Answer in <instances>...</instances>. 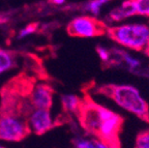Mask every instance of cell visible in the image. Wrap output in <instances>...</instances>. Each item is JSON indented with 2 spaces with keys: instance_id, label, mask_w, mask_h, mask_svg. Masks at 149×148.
I'll return each mask as SVG.
<instances>
[{
  "instance_id": "obj_1",
  "label": "cell",
  "mask_w": 149,
  "mask_h": 148,
  "mask_svg": "<svg viewBox=\"0 0 149 148\" xmlns=\"http://www.w3.org/2000/svg\"><path fill=\"white\" fill-rule=\"evenodd\" d=\"M77 116L88 135L110 148H121L120 133L124 124V118L121 115L86 95L83 97Z\"/></svg>"
},
{
  "instance_id": "obj_2",
  "label": "cell",
  "mask_w": 149,
  "mask_h": 148,
  "mask_svg": "<svg viewBox=\"0 0 149 148\" xmlns=\"http://www.w3.org/2000/svg\"><path fill=\"white\" fill-rule=\"evenodd\" d=\"M96 92L112 100L120 108L149 124V105L135 86L105 84L100 86Z\"/></svg>"
},
{
  "instance_id": "obj_3",
  "label": "cell",
  "mask_w": 149,
  "mask_h": 148,
  "mask_svg": "<svg viewBox=\"0 0 149 148\" xmlns=\"http://www.w3.org/2000/svg\"><path fill=\"white\" fill-rule=\"evenodd\" d=\"M107 34L124 48L144 51L149 42V26L142 23H130L108 27Z\"/></svg>"
},
{
  "instance_id": "obj_4",
  "label": "cell",
  "mask_w": 149,
  "mask_h": 148,
  "mask_svg": "<svg viewBox=\"0 0 149 148\" xmlns=\"http://www.w3.org/2000/svg\"><path fill=\"white\" fill-rule=\"evenodd\" d=\"M26 118L13 111L0 114V141L17 143L24 140L29 134Z\"/></svg>"
},
{
  "instance_id": "obj_5",
  "label": "cell",
  "mask_w": 149,
  "mask_h": 148,
  "mask_svg": "<svg viewBox=\"0 0 149 148\" xmlns=\"http://www.w3.org/2000/svg\"><path fill=\"white\" fill-rule=\"evenodd\" d=\"M109 26L93 16L76 17L68 23L66 31L74 37H97L107 34Z\"/></svg>"
},
{
  "instance_id": "obj_6",
  "label": "cell",
  "mask_w": 149,
  "mask_h": 148,
  "mask_svg": "<svg viewBox=\"0 0 149 148\" xmlns=\"http://www.w3.org/2000/svg\"><path fill=\"white\" fill-rule=\"evenodd\" d=\"M29 132L35 135H44L54 126V120L50 110L32 109L26 117Z\"/></svg>"
},
{
  "instance_id": "obj_7",
  "label": "cell",
  "mask_w": 149,
  "mask_h": 148,
  "mask_svg": "<svg viewBox=\"0 0 149 148\" xmlns=\"http://www.w3.org/2000/svg\"><path fill=\"white\" fill-rule=\"evenodd\" d=\"M29 100L33 109L50 110L53 106V89L46 84H37L31 90Z\"/></svg>"
},
{
  "instance_id": "obj_8",
  "label": "cell",
  "mask_w": 149,
  "mask_h": 148,
  "mask_svg": "<svg viewBox=\"0 0 149 148\" xmlns=\"http://www.w3.org/2000/svg\"><path fill=\"white\" fill-rule=\"evenodd\" d=\"M135 16L134 8L130 0H124L119 6L115 7L109 13L108 18L111 22H120L124 19H127L130 17Z\"/></svg>"
},
{
  "instance_id": "obj_9",
  "label": "cell",
  "mask_w": 149,
  "mask_h": 148,
  "mask_svg": "<svg viewBox=\"0 0 149 148\" xmlns=\"http://www.w3.org/2000/svg\"><path fill=\"white\" fill-rule=\"evenodd\" d=\"M17 56L14 52L0 49V75L4 74L16 66Z\"/></svg>"
},
{
  "instance_id": "obj_10",
  "label": "cell",
  "mask_w": 149,
  "mask_h": 148,
  "mask_svg": "<svg viewBox=\"0 0 149 148\" xmlns=\"http://www.w3.org/2000/svg\"><path fill=\"white\" fill-rule=\"evenodd\" d=\"M83 98L74 94H64L61 96V103H62L63 109L68 113L78 114L80 108H81Z\"/></svg>"
},
{
  "instance_id": "obj_11",
  "label": "cell",
  "mask_w": 149,
  "mask_h": 148,
  "mask_svg": "<svg viewBox=\"0 0 149 148\" xmlns=\"http://www.w3.org/2000/svg\"><path fill=\"white\" fill-rule=\"evenodd\" d=\"M74 148H110L105 143L100 142L95 138L78 137L74 140Z\"/></svg>"
},
{
  "instance_id": "obj_12",
  "label": "cell",
  "mask_w": 149,
  "mask_h": 148,
  "mask_svg": "<svg viewBox=\"0 0 149 148\" xmlns=\"http://www.w3.org/2000/svg\"><path fill=\"white\" fill-rule=\"evenodd\" d=\"M110 1L111 0H89L88 2H86L84 5V9L86 12L90 13L93 17H97L100 15L102 7Z\"/></svg>"
},
{
  "instance_id": "obj_13",
  "label": "cell",
  "mask_w": 149,
  "mask_h": 148,
  "mask_svg": "<svg viewBox=\"0 0 149 148\" xmlns=\"http://www.w3.org/2000/svg\"><path fill=\"white\" fill-rule=\"evenodd\" d=\"M135 16L149 17V0H130Z\"/></svg>"
},
{
  "instance_id": "obj_14",
  "label": "cell",
  "mask_w": 149,
  "mask_h": 148,
  "mask_svg": "<svg viewBox=\"0 0 149 148\" xmlns=\"http://www.w3.org/2000/svg\"><path fill=\"white\" fill-rule=\"evenodd\" d=\"M135 148H149V128L142 131L137 135Z\"/></svg>"
},
{
  "instance_id": "obj_15",
  "label": "cell",
  "mask_w": 149,
  "mask_h": 148,
  "mask_svg": "<svg viewBox=\"0 0 149 148\" xmlns=\"http://www.w3.org/2000/svg\"><path fill=\"white\" fill-rule=\"evenodd\" d=\"M116 53L118 54V57H120L130 68H137V67H139L141 65V62L138 59L132 57L130 54L125 53L124 51H116Z\"/></svg>"
},
{
  "instance_id": "obj_16",
  "label": "cell",
  "mask_w": 149,
  "mask_h": 148,
  "mask_svg": "<svg viewBox=\"0 0 149 148\" xmlns=\"http://www.w3.org/2000/svg\"><path fill=\"white\" fill-rule=\"evenodd\" d=\"M96 52H97L98 57L100 58V60H102V62L108 63V62L111 61V59H112L111 52H110L107 48L102 47V46H98L97 48H96Z\"/></svg>"
},
{
  "instance_id": "obj_17",
  "label": "cell",
  "mask_w": 149,
  "mask_h": 148,
  "mask_svg": "<svg viewBox=\"0 0 149 148\" xmlns=\"http://www.w3.org/2000/svg\"><path fill=\"white\" fill-rule=\"evenodd\" d=\"M36 28H37V25L34 23L27 25L26 27H24L23 29L20 30V32H19V38H24V37L29 36L30 34H32V33L35 32Z\"/></svg>"
},
{
  "instance_id": "obj_18",
  "label": "cell",
  "mask_w": 149,
  "mask_h": 148,
  "mask_svg": "<svg viewBox=\"0 0 149 148\" xmlns=\"http://www.w3.org/2000/svg\"><path fill=\"white\" fill-rule=\"evenodd\" d=\"M51 1H52V3L55 5H61L65 2V0H51Z\"/></svg>"
},
{
  "instance_id": "obj_19",
  "label": "cell",
  "mask_w": 149,
  "mask_h": 148,
  "mask_svg": "<svg viewBox=\"0 0 149 148\" xmlns=\"http://www.w3.org/2000/svg\"><path fill=\"white\" fill-rule=\"evenodd\" d=\"M144 53L146 54L147 56H149V42H148V44H147L146 48L144 49Z\"/></svg>"
},
{
  "instance_id": "obj_20",
  "label": "cell",
  "mask_w": 149,
  "mask_h": 148,
  "mask_svg": "<svg viewBox=\"0 0 149 148\" xmlns=\"http://www.w3.org/2000/svg\"><path fill=\"white\" fill-rule=\"evenodd\" d=\"M0 148H7V147H6L5 145H3V144L0 143Z\"/></svg>"
}]
</instances>
